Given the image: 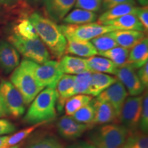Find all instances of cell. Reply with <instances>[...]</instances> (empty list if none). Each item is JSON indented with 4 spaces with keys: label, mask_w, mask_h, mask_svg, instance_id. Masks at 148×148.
Masks as SVG:
<instances>
[{
    "label": "cell",
    "mask_w": 148,
    "mask_h": 148,
    "mask_svg": "<svg viewBox=\"0 0 148 148\" xmlns=\"http://www.w3.org/2000/svg\"><path fill=\"white\" fill-rule=\"evenodd\" d=\"M28 19L34 27L38 37L47 47L50 54H52L56 59L62 58L65 52L66 39L59 25L38 12L31 14Z\"/></svg>",
    "instance_id": "cell-1"
},
{
    "label": "cell",
    "mask_w": 148,
    "mask_h": 148,
    "mask_svg": "<svg viewBox=\"0 0 148 148\" xmlns=\"http://www.w3.org/2000/svg\"><path fill=\"white\" fill-rule=\"evenodd\" d=\"M57 99L58 94L56 88L42 89L31 103L23 118L24 122L34 125L45 123L55 119L57 116Z\"/></svg>",
    "instance_id": "cell-2"
},
{
    "label": "cell",
    "mask_w": 148,
    "mask_h": 148,
    "mask_svg": "<svg viewBox=\"0 0 148 148\" xmlns=\"http://www.w3.org/2000/svg\"><path fill=\"white\" fill-rule=\"evenodd\" d=\"M10 82L21 94L25 105L33 101L43 88L37 82L32 69V61L24 59L11 74Z\"/></svg>",
    "instance_id": "cell-3"
},
{
    "label": "cell",
    "mask_w": 148,
    "mask_h": 148,
    "mask_svg": "<svg viewBox=\"0 0 148 148\" xmlns=\"http://www.w3.org/2000/svg\"><path fill=\"white\" fill-rule=\"evenodd\" d=\"M128 133L123 125L103 124L90 133V143L95 148H121Z\"/></svg>",
    "instance_id": "cell-4"
},
{
    "label": "cell",
    "mask_w": 148,
    "mask_h": 148,
    "mask_svg": "<svg viewBox=\"0 0 148 148\" xmlns=\"http://www.w3.org/2000/svg\"><path fill=\"white\" fill-rule=\"evenodd\" d=\"M8 40L26 60L39 64L51 60L50 53L39 38L26 39L13 33L8 36Z\"/></svg>",
    "instance_id": "cell-5"
},
{
    "label": "cell",
    "mask_w": 148,
    "mask_h": 148,
    "mask_svg": "<svg viewBox=\"0 0 148 148\" xmlns=\"http://www.w3.org/2000/svg\"><path fill=\"white\" fill-rule=\"evenodd\" d=\"M66 40H77V41H90L92 38L113 31L117 30L110 25H105L98 23H89L74 25H59Z\"/></svg>",
    "instance_id": "cell-6"
},
{
    "label": "cell",
    "mask_w": 148,
    "mask_h": 148,
    "mask_svg": "<svg viewBox=\"0 0 148 148\" xmlns=\"http://www.w3.org/2000/svg\"><path fill=\"white\" fill-rule=\"evenodd\" d=\"M0 97L6 116L18 119L25 113V103L21 94L7 79L0 80Z\"/></svg>",
    "instance_id": "cell-7"
},
{
    "label": "cell",
    "mask_w": 148,
    "mask_h": 148,
    "mask_svg": "<svg viewBox=\"0 0 148 148\" xmlns=\"http://www.w3.org/2000/svg\"><path fill=\"white\" fill-rule=\"evenodd\" d=\"M32 69L37 82L41 87L56 88L58 80L63 75L59 62L49 60L43 64L32 61Z\"/></svg>",
    "instance_id": "cell-8"
},
{
    "label": "cell",
    "mask_w": 148,
    "mask_h": 148,
    "mask_svg": "<svg viewBox=\"0 0 148 148\" xmlns=\"http://www.w3.org/2000/svg\"><path fill=\"white\" fill-rule=\"evenodd\" d=\"M143 94L127 97L122 107L120 120L129 131L137 130L140 117Z\"/></svg>",
    "instance_id": "cell-9"
},
{
    "label": "cell",
    "mask_w": 148,
    "mask_h": 148,
    "mask_svg": "<svg viewBox=\"0 0 148 148\" xmlns=\"http://www.w3.org/2000/svg\"><path fill=\"white\" fill-rule=\"evenodd\" d=\"M135 70L129 64H125V65L118 67L115 74L116 78L122 83L131 96L140 95L145 89Z\"/></svg>",
    "instance_id": "cell-10"
},
{
    "label": "cell",
    "mask_w": 148,
    "mask_h": 148,
    "mask_svg": "<svg viewBox=\"0 0 148 148\" xmlns=\"http://www.w3.org/2000/svg\"><path fill=\"white\" fill-rule=\"evenodd\" d=\"M127 96L128 92L125 86L117 79L116 82L101 92L96 98L100 101H106L112 105L120 120L122 107Z\"/></svg>",
    "instance_id": "cell-11"
},
{
    "label": "cell",
    "mask_w": 148,
    "mask_h": 148,
    "mask_svg": "<svg viewBox=\"0 0 148 148\" xmlns=\"http://www.w3.org/2000/svg\"><path fill=\"white\" fill-rule=\"evenodd\" d=\"M57 130L62 138L66 140H74L80 137L85 131L90 128L88 124L79 123L71 116H63L56 123Z\"/></svg>",
    "instance_id": "cell-12"
},
{
    "label": "cell",
    "mask_w": 148,
    "mask_h": 148,
    "mask_svg": "<svg viewBox=\"0 0 148 148\" xmlns=\"http://www.w3.org/2000/svg\"><path fill=\"white\" fill-rule=\"evenodd\" d=\"M91 103L94 108V117L90 126L119 121L115 110L109 103L99 100L97 98L92 99Z\"/></svg>",
    "instance_id": "cell-13"
},
{
    "label": "cell",
    "mask_w": 148,
    "mask_h": 148,
    "mask_svg": "<svg viewBox=\"0 0 148 148\" xmlns=\"http://www.w3.org/2000/svg\"><path fill=\"white\" fill-rule=\"evenodd\" d=\"M20 64V53L9 42L0 40V69L5 73L13 71Z\"/></svg>",
    "instance_id": "cell-14"
},
{
    "label": "cell",
    "mask_w": 148,
    "mask_h": 148,
    "mask_svg": "<svg viewBox=\"0 0 148 148\" xmlns=\"http://www.w3.org/2000/svg\"><path fill=\"white\" fill-rule=\"evenodd\" d=\"M76 0H44V9L47 18L55 23L62 21L75 5Z\"/></svg>",
    "instance_id": "cell-15"
},
{
    "label": "cell",
    "mask_w": 148,
    "mask_h": 148,
    "mask_svg": "<svg viewBox=\"0 0 148 148\" xmlns=\"http://www.w3.org/2000/svg\"><path fill=\"white\" fill-rule=\"evenodd\" d=\"M108 34L114 38L118 45L129 50L146 37L145 32L136 30L117 29L108 32Z\"/></svg>",
    "instance_id": "cell-16"
},
{
    "label": "cell",
    "mask_w": 148,
    "mask_h": 148,
    "mask_svg": "<svg viewBox=\"0 0 148 148\" xmlns=\"http://www.w3.org/2000/svg\"><path fill=\"white\" fill-rule=\"evenodd\" d=\"M60 69L64 74L78 75L90 71L86 59L72 56H62L59 61ZM91 72V71H90Z\"/></svg>",
    "instance_id": "cell-17"
},
{
    "label": "cell",
    "mask_w": 148,
    "mask_h": 148,
    "mask_svg": "<svg viewBox=\"0 0 148 148\" xmlns=\"http://www.w3.org/2000/svg\"><path fill=\"white\" fill-rule=\"evenodd\" d=\"M75 75L64 73L57 83L56 86V90L58 94L56 108L59 112L62 110L65 101L71 97V90L75 82Z\"/></svg>",
    "instance_id": "cell-18"
},
{
    "label": "cell",
    "mask_w": 148,
    "mask_h": 148,
    "mask_svg": "<svg viewBox=\"0 0 148 148\" xmlns=\"http://www.w3.org/2000/svg\"><path fill=\"white\" fill-rule=\"evenodd\" d=\"M116 81L117 79L116 77L111 76L106 73L92 72L87 95L91 97H97L101 92Z\"/></svg>",
    "instance_id": "cell-19"
},
{
    "label": "cell",
    "mask_w": 148,
    "mask_h": 148,
    "mask_svg": "<svg viewBox=\"0 0 148 148\" xmlns=\"http://www.w3.org/2000/svg\"><path fill=\"white\" fill-rule=\"evenodd\" d=\"M147 62H148V38L145 37L141 41L130 49L127 64L136 69H139Z\"/></svg>",
    "instance_id": "cell-20"
},
{
    "label": "cell",
    "mask_w": 148,
    "mask_h": 148,
    "mask_svg": "<svg viewBox=\"0 0 148 148\" xmlns=\"http://www.w3.org/2000/svg\"><path fill=\"white\" fill-rule=\"evenodd\" d=\"M64 53L88 58L97 55V51L90 41L66 40Z\"/></svg>",
    "instance_id": "cell-21"
},
{
    "label": "cell",
    "mask_w": 148,
    "mask_h": 148,
    "mask_svg": "<svg viewBox=\"0 0 148 148\" xmlns=\"http://www.w3.org/2000/svg\"><path fill=\"white\" fill-rule=\"evenodd\" d=\"M102 25H110L116 29H124V30H136L145 32L143 25L136 14H126L121 17L106 21Z\"/></svg>",
    "instance_id": "cell-22"
},
{
    "label": "cell",
    "mask_w": 148,
    "mask_h": 148,
    "mask_svg": "<svg viewBox=\"0 0 148 148\" xmlns=\"http://www.w3.org/2000/svg\"><path fill=\"white\" fill-rule=\"evenodd\" d=\"M137 6L130 4H121L104 11L98 18L97 23L102 24L106 21H112L126 14H136Z\"/></svg>",
    "instance_id": "cell-23"
},
{
    "label": "cell",
    "mask_w": 148,
    "mask_h": 148,
    "mask_svg": "<svg viewBox=\"0 0 148 148\" xmlns=\"http://www.w3.org/2000/svg\"><path fill=\"white\" fill-rule=\"evenodd\" d=\"M97 19V15L95 12L84 9L76 8L66 14L62 19V21L66 24L81 25V24L93 23Z\"/></svg>",
    "instance_id": "cell-24"
},
{
    "label": "cell",
    "mask_w": 148,
    "mask_h": 148,
    "mask_svg": "<svg viewBox=\"0 0 148 148\" xmlns=\"http://www.w3.org/2000/svg\"><path fill=\"white\" fill-rule=\"evenodd\" d=\"M88 67L91 72H98L106 74L114 75L116 73L118 67L116 64L109 59L102 56L90 57L86 59Z\"/></svg>",
    "instance_id": "cell-25"
},
{
    "label": "cell",
    "mask_w": 148,
    "mask_h": 148,
    "mask_svg": "<svg viewBox=\"0 0 148 148\" xmlns=\"http://www.w3.org/2000/svg\"><path fill=\"white\" fill-rule=\"evenodd\" d=\"M92 99L91 96L84 94H78L68 98L64 105L66 116H72L79 109L89 103Z\"/></svg>",
    "instance_id": "cell-26"
},
{
    "label": "cell",
    "mask_w": 148,
    "mask_h": 148,
    "mask_svg": "<svg viewBox=\"0 0 148 148\" xmlns=\"http://www.w3.org/2000/svg\"><path fill=\"white\" fill-rule=\"evenodd\" d=\"M129 51V49L117 46L109 50L98 52L97 54L109 59L114 62L117 67H120L127 63Z\"/></svg>",
    "instance_id": "cell-27"
},
{
    "label": "cell",
    "mask_w": 148,
    "mask_h": 148,
    "mask_svg": "<svg viewBox=\"0 0 148 148\" xmlns=\"http://www.w3.org/2000/svg\"><path fill=\"white\" fill-rule=\"evenodd\" d=\"M121 148H148L147 134L139 130L129 131Z\"/></svg>",
    "instance_id": "cell-28"
},
{
    "label": "cell",
    "mask_w": 148,
    "mask_h": 148,
    "mask_svg": "<svg viewBox=\"0 0 148 148\" xmlns=\"http://www.w3.org/2000/svg\"><path fill=\"white\" fill-rule=\"evenodd\" d=\"M14 33L26 39L39 38L36 29L28 18H23L14 27Z\"/></svg>",
    "instance_id": "cell-29"
},
{
    "label": "cell",
    "mask_w": 148,
    "mask_h": 148,
    "mask_svg": "<svg viewBox=\"0 0 148 148\" xmlns=\"http://www.w3.org/2000/svg\"><path fill=\"white\" fill-rule=\"evenodd\" d=\"M92 72L88 71L75 75V82L71 90V97L78 94L87 95L88 89L91 79Z\"/></svg>",
    "instance_id": "cell-30"
},
{
    "label": "cell",
    "mask_w": 148,
    "mask_h": 148,
    "mask_svg": "<svg viewBox=\"0 0 148 148\" xmlns=\"http://www.w3.org/2000/svg\"><path fill=\"white\" fill-rule=\"evenodd\" d=\"M27 148H63V146L56 136L46 134L33 140Z\"/></svg>",
    "instance_id": "cell-31"
},
{
    "label": "cell",
    "mask_w": 148,
    "mask_h": 148,
    "mask_svg": "<svg viewBox=\"0 0 148 148\" xmlns=\"http://www.w3.org/2000/svg\"><path fill=\"white\" fill-rule=\"evenodd\" d=\"M90 40H91L90 42H92V45L97 49V53L109 50L112 48L119 46L115 40H114V38L108 33H106V34L95 37Z\"/></svg>",
    "instance_id": "cell-32"
},
{
    "label": "cell",
    "mask_w": 148,
    "mask_h": 148,
    "mask_svg": "<svg viewBox=\"0 0 148 148\" xmlns=\"http://www.w3.org/2000/svg\"><path fill=\"white\" fill-rule=\"evenodd\" d=\"M43 124L44 123H36V124L32 125V126L21 130L11 135V136H8L6 141V148L18 145V143H21L22 140L28 137L35 130Z\"/></svg>",
    "instance_id": "cell-33"
},
{
    "label": "cell",
    "mask_w": 148,
    "mask_h": 148,
    "mask_svg": "<svg viewBox=\"0 0 148 148\" xmlns=\"http://www.w3.org/2000/svg\"><path fill=\"white\" fill-rule=\"evenodd\" d=\"M71 116L74 120L79 122V123L90 125V123H91L94 117V108L91 101L86 106L79 109L77 112H75Z\"/></svg>",
    "instance_id": "cell-34"
},
{
    "label": "cell",
    "mask_w": 148,
    "mask_h": 148,
    "mask_svg": "<svg viewBox=\"0 0 148 148\" xmlns=\"http://www.w3.org/2000/svg\"><path fill=\"white\" fill-rule=\"evenodd\" d=\"M138 127L140 131L147 134L148 130V94L147 91L143 92L141 112L138 123Z\"/></svg>",
    "instance_id": "cell-35"
},
{
    "label": "cell",
    "mask_w": 148,
    "mask_h": 148,
    "mask_svg": "<svg viewBox=\"0 0 148 148\" xmlns=\"http://www.w3.org/2000/svg\"><path fill=\"white\" fill-rule=\"evenodd\" d=\"M102 0H76L74 6L76 8L98 12L101 8Z\"/></svg>",
    "instance_id": "cell-36"
},
{
    "label": "cell",
    "mask_w": 148,
    "mask_h": 148,
    "mask_svg": "<svg viewBox=\"0 0 148 148\" xmlns=\"http://www.w3.org/2000/svg\"><path fill=\"white\" fill-rule=\"evenodd\" d=\"M24 0H0V7L5 11H14L23 8Z\"/></svg>",
    "instance_id": "cell-37"
},
{
    "label": "cell",
    "mask_w": 148,
    "mask_h": 148,
    "mask_svg": "<svg viewBox=\"0 0 148 148\" xmlns=\"http://www.w3.org/2000/svg\"><path fill=\"white\" fill-rule=\"evenodd\" d=\"M121 4H130L136 5V2L135 0H102L101 1V9L103 11H106L109 9Z\"/></svg>",
    "instance_id": "cell-38"
},
{
    "label": "cell",
    "mask_w": 148,
    "mask_h": 148,
    "mask_svg": "<svg viewBox=\"0 0 148 148\" xmlns=\"http://www.w3.org/2000/svg\"><path fill=\"white\" fill-rule=\"evenodd\" d=\"M136 15L137 16L142 25H143L145 32H147L148 30V6L144 5L142 7H138Z\"/></svg>",
    "instance_id": "cell-39"
},
{
    "label": "cell",
    "mask_w": 148,
    "mask_h": 148,
    "mask_svg": "<svg viewBox=\"0 0 148 148\" xmlns=\"http://www.w3.org/2000/svg\"><path fill=\"white\" fill-rule=\"evenodd\" d=\"M16 127L12 122L5 119H0V136L14 132Z\"/></svg>",
    "instance_id": "cell-40"
},
{
    "label": "cell",
    "mask_w": 148,
    "mask_h": 148,
    "mask_svg": "<svg viewBox=\"0 0 148 148\" xmlns=\"http://www.w3.org/2000/svg\"><path fill=\"white\" fill-rule=\"evenodd\" d=\"M138 71H136L138 78L140 79V82L144 85L145 88L148 86V62L138 69Z\"/></svg>",
    "instance_id": "cell-41"
},
{
    "label": "cell",
    "mask_w": 148,
    "mask_h": 148,
    "mask_svg": "<svg viewBox=\"0 0 148 148\" xmlns=\"http://www.w3.org/2000/svg\"><path fill=\"white\" fill-rule=\"evenodd\" d=\"M66 148H95L89 143L84 141H79L67 146Z\"/></svg>",
    "instance_id": "cell-42"
},
{
    "label": "cell",
    "mask_w": 148,
    "mask_h": 148,
    "mask_svg": "<svg viewBox=\"0 0 148 148\" xmlns=\"http://www.w3.org/2000/svg\"><path fill=\"white\" fill-rule=\"evenodd\" d=\"M8 136H0V148H6V141Z\"/></svg>",
    "instance_id": "cell-43"
},
{
    "label": "cell",
    "mask_w": 148,
    "mask_h": 148,
    "mask_svg": "<svg viewBox=\"0 0 148 148\" xmlns=\"http://www.w3.org/2000/svg\"><path fill=\"white\" fill-rule=\"evenodd\" d=\"M4 116H6V114H5L4 109H3L2 103H1V97H0V118L4 117Z\"/></svg>",
    "instance_id": "cell-44"
},
{
    "label": "cell",
    "mask_w": 148,
    "mask_h": 148,
    "mask_svg": "<svg viewBox=\"0 0 148 148\" xmlns=\"http://www.w3.org/2000/svg\"><path fill=\"white\" fill-rule=\"evenodd\" d=\"M136 2H138L140 5H141L142 6L144 5H147L148 3V0H135Z\"/></svg>",
    "instance_id": "cell-45"
},
{
    "label": "cell",
    "mask_w": 148,
    "mask_h": 148,
    "mask_svg": "<svg viewBox=\"0 0 148 148\" xmlns=\"http://www.w3.org/2000/svg\"><path fill=\"white\" fill-rule=\"evenodd\" d=\"M4 16H5V10L0 7V21H2L3 18H4Z\"/></svg>",
    "instance_id": "cell-46"
},
{
    "label": "cell",
    "mask_w": 148,
    "mask_h": 148,
    "mask_svg": "<svg viewBox=\"0 0 148 148\" xmlns=\"http://www.w3.org/2000/svg\"><path fill=\"white\" fill-rule=\"evenodd\" d=\"M24 1H27L29 3H32V4H36V3L39 2L40 0H24Z\"/></svg>",
    "instance_id": "cell-47"
},
{
    "label": "cell",
    "mask_w": 148,
    "mask_h": 148,
    "mask_svg": "<svg viewBox=\"0 0 148 148\" xmlns=\"http://www.w3.org/2000/svg\"><path fill=\"white\" fill-rule=\"evenodd\" d=\"M19 147H18V145H14V146H12V147H8V148H18Z\"/></svg>",
    "instance_id": "cell-48"
}]
</instances>
